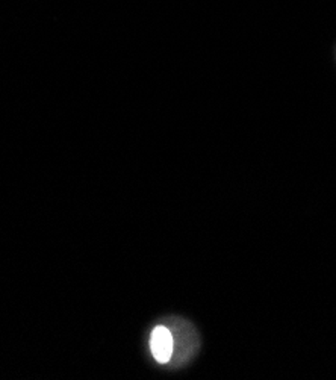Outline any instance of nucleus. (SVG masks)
Masks as SVG:
<instances>
[{"label": "nucleus", "instance_id": "obj_1", "mask_svg": "<svg viewBox=\"0 0 336 380\" xmlns=\"http://www.w3.org/2000/svg\"><path fill=\"white\" fill-rule=\"evenodd\" d=\"M171 333H173L175 350L173 358H171L170 364H175L176 367L184 365L188 359L195 355L197 347H199V338L194 332V327L185 323L184 319H176L175 324H168Z\"/></svg>", "mask_w": 336, "mask_h": 380}, {"label": "nucleus", "instance_id": "obj_2", "mask_svg": "<svg viewBox=\"0 0 336 380\" xmlns=\"http://www.w3.org/2000/svg\"><path fill=\"white\" fill-rule=\"evenodd\" d=\"M150 350L154 361L161 365L170 364L171 358H173L175 341L173 333H171L170 327L167 324H159L154 327L150 335Z\"/></svg>", "mask_w": 336, "mask_h": 380}]
</instances>
